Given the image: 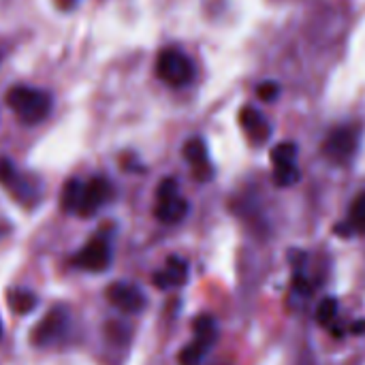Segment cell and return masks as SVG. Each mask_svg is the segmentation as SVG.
Here are the masks:
<instances>
[{
  "label": "cell",
  "instance_id": "cell-1",
  "mask_svg": "<svg viewBox=\"0 0 365 365\" xmlns=\"http://www.w3.org/2000/svg\"><path fill=\"white\" fill-rule=\"evenodd\" d=\"M6 105L24 124H38L51 111L49 94L34 90V88H26V86L11 88L6 92Z\"/></svg>",
  "mask_w": 365,
  "mask_h": 365
},
{
  "label": "cell",
  "instance_id": "cell-2",
  "mask_svg": "<svg viewBox=\"0 0 365 365\" xmlns=\"http://www.w3.org/2000/svg\"><path fill=\"white\" fill-rule=\"evenodd\" d=\"M156 71H158V77L173 88L186 86L195 77V66H192L190 58L178 49H165L158 56Z\"/></svg>",
  "mask_w": 365,
  "mask_h": 365
},
{
  "label": "cell",
  "instance_id": "cell-3",
  "mask_svg": "<svg viewBox=\"0 0 365 365\" xmlns=\"http://www.w3.org/2000/svg\"><path fill=\"white\" fill-rule=\"evenodd\" d=\"M188 212V203L182 199L175 180H163L156 192V218L165 225L180 222Z\"/></svg>",
  "mask_w": 365,
  "mask_h": 365
},
{
  "label": "cell",
  "instance_id": "cell-4",
  "mask_svg": "<svg viewBox=\"0 0 365 365\" xmlns=\"http://www.w3.org/2000/svg\"><path fill=\"white\" fill-rule=\"evenodd\" d=\"M216 340V323L210 317H199L195 321V340L180 353L182 365H199L205 353L212 349Z\"/></svg>",
  "mask_w": 365,
  "mask_h": 365
},
{
  "label": "cell",
  "instance_id": "cell-5",
  "mask_svg": "<svg viewBox=\"0 0 365 365\" xmlns=\"http://www.w3.org/2000/svg\"><path fill=\"white\" fill-rule=\"evenodd\" d=\"M109 261H111V250L103 237H94L92 242H88V246H83L73 257V265L86 272H105L109 267Z\"/></svg>",
  "mask_w": 365,
  "mask_h": 365
},
{
  "label": "cell",
  "instance_id": "cell-6",
  "mask_svg": "<svg viewBox=\"0 0 365 365\" xmlns=\"http://www.w3.org/2000/svg\"><path fill=\"white\" fill-rule=\"evenodd\" d=\"M357 130L355 128H351V126H342V128H336L329 137H327V141H325V154L331 158V160H336V163H346L353 154H355V150H357Z\"/></svg>",
  "mask_w": 365,
  "mask_h": 365
},
{
  "label": "cell",
  "instance_id": "cell-7",
  "mask_svg": "<svg viewBox=\"0 0 365 365\" xmlns=\"http://www.w3.org/2000/svg\"><path fill=\"white\" fill-rule=\"evenodd\" d=\"M111 199V184L105 178H92L83 184V197L79 205V216H92L98 207H103Z\"/></svg>",
  "mask_w": 365,
  "mask_h": 365
},
{
  "label": "cell",
  "instance_id": "cell-8",
  "mask_svg": "<svg viewBox=\"0 0 365 365\" xmlns=\"http://www.w3.org/2000/svg\"><path fill=\"white\" fill-rule=\"evenodd\" d=\"M107 299L111 306H115L118 310L126 312V314H137L143 306H145V297L143 293L133 287V284H111L107 291Z\"/></svg>",
  "mask_w": 365,
  "mask_h": 365
},
{
  "label": "cell",
  "instance_id": "cell-9",
  "mask_svg": "<svg viewBox=\"0 0 365 365\" xmlns=\"http://www.w3.org/2000/svg\"><path fill=\"white\" fill-rule=\"evenodd\" d=\"M64 327H66V314H64L62 310H53L51 314H47V317L36 325V329H34V334H32V340H34V344H38V346L49 344V342H53V340L64 331Z\"/></svg>",
  "mask_w": 365,
  "mask_h": 365
},
{
  "label": "cell",
  "instance_id": "cell-10",
  "mask_svg": "<svg viewBox=\"0 0 365 365\" xmlns=\"http://www.w3.org/2000/svg\"><path fill=\"white\" fill-rule=\"evenodd\" d=\"M240 122H242V128L246 130V135L250 137V141L255 143H263L269 139V124L267 120L255 109V107H244L242 113H240Z\"/></svg>",
  "mask_w": 365,
  "mask_h": 365
},
{
  "label": "cell",
  "instance_id": "cell-11",
  "mask_svg": "<svg viewBox=\"0 0 365 365\" xmlns=\"http://www.w3.org/2000/svg\"><path fill=\"white\" fill-rule=\"evenodd\" d=\"M186 278H188V265H186V261L180 259V257H169L165 269L154 276V282L160 289H171V287L184 284Z\"/></svg>",
  "mask_w": 365,
  "mask_h": 365
},
{
  "label": "cell",
  "instance_id": "cell-12",
  "mask_svg": "<svg viewBox=\"0 0 365 365\" xmlns=\"http://www.w3.org/2000/svg\"><path fill=\"white\" fill-rule=\"evenodd\" d=\"M184 156L186 160L192 165L195 173L199 175V180H207V175L212 173L210 169V160H207V148L201 139H190L184 145Z\"/></svg>",
  "mask_w": 365,
  "mask_h": 365
},
{
  "label": "cell",
  "instance_id": "cell-13",
  "mask_svg": "<svg viewBox=\"0 0 365 365\" xmlns=\"http://www.w3.org/2000/svg\"><path fill=\"white\" fill-rule=\"evenodd\" d=\"M81 197H83V182L79 180H71L64 184L62 188V207L66 212H79V205H81Z\"/></svg>",
  "mask_w": 365,
  "mask_h": 365
},
{
  "label": "cell",
  "instance_id": "cell-14",
  "mask_svg": "<svg viewBox=\"0 0 365 365\" xmlns=\"http://www.w3.org/2000/svg\"><path fill=\"white\" fill-rule=\"evenodd\" d=\"M295 158H297V145L287 141L280 143L272 150V163L274 169H284V167H295Z\"/></svg>",
  "mask_w": 365,
  "mask_h": 365
},
{
  "label": "cell",
  "instance_id": "cell-15",
  "mask_svg": "<svg viewBox=\"0 0 365 365\" xmlns=\"http://www.w3.org/2000/svg\"><path fill=\"white\" fill-rule=\"evenodd\" d=\"M9 306H11L17 314H28L30 310L36 308V295L30 293V291H24V289L11 291V295H9Z\"/></svg>",
  "mask_w": 365,
  "mask_h": 365
},
{
  "label": "cell",
  "instance_id": "cell-16",
  "mask_svg": "<svg viewBox=\"0 0 365 365\" xmlns=\"http://www.w3.org/2000/svg\"><path fill=\"white\" fill-rule=\"evenodd\" d=\"M338 319V302L334 297H327L319 304L317 308V321L323 325V327H329L334 325V321Z\"/></svg>",
  "mask_w": 365,
  "mask_h": 365
},
{
  "label": "cell",
  "instance_id": "cell-17",
  "mask_svg": "<svg viewBox=\"0 0 365 365\" xmlns=\"http://www.w3.org/2000/svg\"><path fill=\"white\" fill-rule=\"evenodd\" d=\"M349 225L353 227V231L365 233V192H361L355 199V203L351 207V222Z\"/></svg>",
  "mask_w": 365,
  "mask_h": 365
},
{
  "label": "cell",
  "instance_id": "cell-18",
  "mask_svg": "<svg viewBox=\"0 0 365 365\" xmlns=\"http://www.w3.org/2000/svg\"><path fill=\"white\" fill-rule=\"evenodd\" d=\"M257 94H259V98H263V101L272 103V101H276V96L280 94V86H278L276 81H265V83H261V86H259Z\"/></svg>",
  "mask_w": 365,
  "mask_h": 365
},
{
  "label": "cell",
  "instance_id": "cell-19",
  "mask_svg": "<svg viewBox=\"0 0 365 365\" xmlns=\"http://www.w3.org/2000/svg\"><path fill=\"white\" fill-rule=\"evenodd\" d=\"M353 334H365V321H359V323H355L353 327Z\"/></svg>",
  "mask_w": 365,
  "mask_h": 365
}]
</instances>
